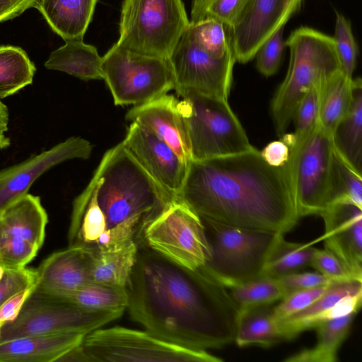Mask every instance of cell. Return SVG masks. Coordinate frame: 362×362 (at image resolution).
<instances>
[{
	"label": "cell",
	"instance_id": "cell-1",
	"mask_svg": "<svg viewBox=\"0 0 362 362\" xmlns=\"http://www.w3.org/2000/svg\"><path fill=\"white\" fill-rule=\"evenodd\" d=\"M131 317L155 336L199 350L235 341L238 317L229 290L202 269L139 247L127 286Z\"/></svg>",
	"mask_w": 362,
	"mask_h": 362
},
{
	"label": "cell",
	"instance_id": "cell-2",
	"mask_svg": "<svg viewBox=\"0 0 362 362\" xmlns=\"http://www.w3.org/2000/svg\"><path fill=\"white\" fill-rule=\"evenodd\" d=\"M178 199L200 217L281 234L293 229L300 219L288 163L272 166L255 147L192 160Z\"/></svg>",
	"mask_w": 362,
	"mask_h": 362
},
{
	"label": "cell",
	"instance_id": "cell-3",
	"mask_svg": "<svg viewBox=\"0 0 362 362\" xmlns=\"http://www.w3.org/2000/svg\"><path fill=\"white\" fill-rule=\"evenodd\" d=\"M93 176L107 229L132 219L144 228L175 199L146 173L122 142L106 151Z\"/></svg>",
	"mask_w": 362,
	"mask_h": 362
},
{
	"label": "cell",
	"instance_id": "cell-4",
	"mask_svg": "<svg viewBox=\"0 0 362 362\" xmlns=\"http://www.w3.org/2000/svg\"><path fill=\"white\" fill-rule=\"evenodd\" d=\"M285 44L291 52L289 66L271 105L272 119L280 137L286 134L306 90L341 69L333 37L322 33L300 27L291 33Z\"/></svg>",
	"mask_w": 362,
	"mask_h": 362
},
{
	"label": "cell",
	"instance_id": "cell-5",
	"mask_svg": "<svg viewBox=\"0 0 362 362\" xmlns=\"http://www.w3.org/2000/svg\"><path fill=\"white\" fill-rule=\"evenodd\" d=\"M211 248L202 269L226 288L262 276L275 244L284 234L200 217Z\"/></svg>",
	"mask_w": 362,
	"mask_h": 362
},
{
	"label": "cell",
	"instance_id": "cell-6",
	"mask_svg": "<svg viewBox=\"0 0 362 362\" xmlns=\"http://www.w3.org/2000/svg\"><path fill=\"white\" fill-rule=\"evenodd\" d=\"M182 98L192 160H204L250 150L252 146L228 99L190 90L176 91Z\"/></svg>",
	"mask_w": 362,
	"mask_h": 362
},
{
	"label": "cell",
	"instance_id": "cell-7",
	"mask_svg": "<svg viewBox=\"0 0 362 362\" xmlns=\"http://www.w3.org/2000/svg\"><path fill=\"white\" fill-rule=\"evenodd\" d=\"M288 146V168L300 217L320 215L330 199L334 147L332 136L319 124L307 134L281 136Z\"/></svg>",
	"mask_w": 362,
	"mask_h": 362
},
{
	"label": "cell",
	"instance_id": "cell-8",
	"mask_svg": "<svg viewBox=\"0 0 362 362\" xmlns=\"http://www.w3.org/2000/svg\"><path fill=\"white\" fill-rule=\"evenodd\" d=\"M189 23L182 0H123L117 43L168 59Z\"/></svg>",
	"mask_w": 362,
	"mask_h": 362
},
{
	"label": "cell",
	"instance_id": "cell-9",
	"mask_svg": "<svg viewBox=\"0 0 362 362\" xmlns=\"http://www.w3.org/2000/svg\"><path fill=\"white\" fill-rule=\"evenodd\" d=\"M124 311L86 308L35 287L18 317L0 328V344L36 334L67 332L87 334L119 318Z\"/></svg>",
	"mask_w": 362,
	"mask_h": 362
},
{
	"label": "cell",
	"instance_id": "cell-10",
	"mask_svg": "<svg viewBox=\"0 0 362 362\" xmlns=\"http://www.w3.org/2000/svg\"><path fill=\"white\" fill-rule=\"evenodd\" d=\"M101 70L116 105H139L175 89L168 59L138 53L117 42L102 57Z\"/></svg>",
	"mask_w": 362,
	"mask_h": 362
},
{
	"label": "cell",
	"instance_id": "cell-11",
	"mask_svg": "<svg viewBox=\"0 0 362 362\" xmlns=\"http://www.w3.org/2000/svg\"><path fill=\"white\" fill-rule=\"evenodd\" d=\"M83 347L97 361L220 362L206 350L193 349L163 340L148 331L124 327L97 329L87 334Z\"/></svg>",
	"mask_w": 362,
	"mask_h": 362
},
{
	"label": "cell",
	"instance_id": "cell-12",
	"mask_svg": "<svg viewBox=\"0 0 362 362\" xmlns=\"http://www.w3.org/2000/svg\"><path fill=\"white\" fill-rule=\"evenodd\" d=\"M139 235L149 248L191 269L204 267L211 256L200 216L178 199L148 223Z\"/></svg>",
	"mask_w": 362,
	"mask_h": 362
},
{
	"label": "cell",
	"instance_id": "cell-13",
	"mask_svg": "<svg viewBox=\"0 0 362 362\" xmlns=\"http://www.w3.org/2000/svg\"><path fill=\"white\" fill-rule=\"evenodd\" d=\"M168 59L176 91L190 90L228 99L236 62L233 52L217 56L199 41L188 25Z\"/></svg>",
	"mask_w": 362,
	"mask_h": 362
},
{
	"label": "cell",
	"instance_id": "cell-14",
	"mask_svg": "<svg viewBox=\"0 0 362 362\" xmlns=\"http://www.w3.org/2000/svg\"><path fill=\"white\" fill-rule=\"evenodd\" d=\"M47 215L40 199L27 193L0 211V265L25 267L43 244Z\"/></svg>",
	"mask_w": 362,
	"mask_h": 362
},
{
	"label": "cell",
	"instance_id": "cell-15",
	"mask_svg": "<svg viewBox=\"0 0 362 362\" xmlns=\"http://www.w3.org/2000/svg\"><path fill=\"white\" fill-rule=\"evenodd\" d=\"M122 144L160 187L178 199L188 165L168 144L137 122H131Z\"/></svg>",
	"mask_w": 362,
	"mask_h": 362
},
{
	"label": "cell",
	"instance_id": "cell-16",
	"mask_svg": "<svg viewBox=\"0 0 362 362\" xmlns=\"http://www.w3.org/2000/svg\"><path fill=\"white\" fill-rule=\"evenodd\" d=\"M293 13L286 0H248L227 28L235 60L242 64L252 60L260 45Z\"/></svg>",
	"mask_w": 362,
	"mask_h": 362
},
{
	"label": "cell",
	"instance_id": "cell-17",
	"mask_svg": "<svg viewBox=\"0 0 362 362\" xmlns=\"http://www.w3.org/2000/svg\"><path fill=\"white\" fill-rule=\"evenodd\" d=\"M93 145L79 136H72L50 149L0 170V211L26 194L33 182L54 165L68 160L88 159Z\"/></svg>",
	"mask_w": 362,
	"mask_h": 362
},
{
	"label": "cell",
	"instance_id": "cell-18",
	"mask_svg": "<svg viewBox=\"0 0 362 362\" xmlns=\"http://www.w3.org/2000/svg\"><path fill=\"white\" fill-rule=\"evenodd\" d=\"M361 281H332L313 303L279 322L284 341L293 339L301 332L314 329L322 322L356 314L361 308Z\"/></svg>",
	"mask_w": 362,
	"mask_h": 362
},
{
	"label": "cell",
	"instance_id": "cell-19",
	"mask_svg": "<svg viewBox=\"0 0 362 362\" xmlns=\"http://www.w3.org/2000/svg\"><path fill=\"white\" fill-rule=\"evenodd\" d=\"M325 222V248L333 252L362 281V209L350 204H332L320 213Z\"/></svg>",
	"mask_w": 362,
	"mask_h": 362
},
{
	"label": "cell",
	"instance_id": "cell-20",
	"mask_svg": "<svg viewBox=\"0 0 362 362\" xmlns=\"http://www.w3.org/2000/svg\"><path fill=\"white\" fill-rule=\"evenodd\" d=\"M168 144L186 163L192 160L189 139L180 100L165 94L148 103L134 106L126 115Z\"/></svg>",
	"mask_w": 362,
	"mask_h": 362
},
{
	"label": "cell",
	"instance_id": "cell-21",
	"mask_svg": "<svg viewBox=\"0 0 362 362\" xmlns=\"http://www.w3.org/2000/svg\"><path fill=\"white\" fill-rule=\"evenodd\" d=\"M95 250L86 245L69 246L53 253L36 269V288L59 295L93 281Z\"/></svg>",
	"mask_w": 362,
	"mask_h": 362
},
{
	"label": "cell",
	"instance_id": "cell-22",
	"mask_svg": "<svg viewBox=\"0 0 362 362\" xmlns=\"http://www.w3.org/2000/svg\"><path fill=\"white\" fill-rule=\"evenodd\" d=\"M86 334L67 332L19 337L0 344V362L56 361L81 344Z\"/></svg>",
	"mask_w": 362,
	"mask_h": 362
},
{
	"label": "cell",
	"instance_id": "cell-23",
	"mask_svg": "<svg viewBox=\"0 0 362 362\" xmlns=\"http://www.w3.org/2000/svg\"><path fill=\"white\" fill-rule=\"evenodd\" d=\"M98 0H38L35 8L64 41L83 40Z\"/></svg>",
	"mask_w": 362,
	"mask_h": 362
},
{
	"label": "cell",
	"instance_id": "cell-24",
	"mask_svg": "<svg viewBox=\"0 0 362 362\" xmlns=\"http://www.w3.org/2000/svg\"><path fill=\"white\" fill-rule=\"evenodd\" d=\"M101 63L102 57L95 47L83 40H69L50 54L45 66L83 81L101 80Z\"/></svg>",
	"mask_w": 362,
	"mask_h": 362
},
{
	"label": "cell",
	"instance_id": "cell-25",
	"mask_svg": "<svg viewBox=\"0 0 362 362\" xmlns=\"http://www.w3.org/2000/svg\"><path fill=\"white\" fill-rule=\"evenodd\" d=\"M351 107L332 134L335 150L356 171L362 173V82L354 79Z\"/></svg>",
	"mask_w": 362,
	"mask_h": 362
},
{
	"label": "cell",
	"instance_id": "cell-26",
	"mask_svg": "<svg viewBox=\"0 0 362 362\" xmlns=\"http://www.w3.org/2000/svg\"><path fill=\"white\" fill-rule=\"evenodd\" d=\"M354 83L341 69L321 84L318 122L332 136L351 107Z\"/></svg>",
	"mask_w": 362,
	"mask_h": 362
},
{
	"label": "cell",
	"instance_id": "cell-27",
	"mask_svg": "<svg viewBox=\"0 0 362 362\" xmlns=\"http://www.w3.org/2000/svg\"><path fill=\"white\" fill-rule=\"evenodd\" d=\"M284 339L273 308L260 306L238 315L235 342L239 347L269 348Z\"/></svg>",
	"mask_w": 362,
	"mask_h": 362
},
{
	"label": "cell",
	"instance_id": "cell-28",
	"mask_svg": "<svg viewBox=\"0 0 362 362\" xmlns=\"http://www.w3.org/2000/svg\"><path fill=\"white\" fill-rule=\"evenodd\" d=\"M355 313L318 324L317 343L287 357L286 362H335L339 349L349 334Z\"/></svg>",
	"mask_w": 362,
	"mask_h": 362
},
{
	"label": "cell",
	"instance_id": "cell-29",
	"mask_svg": "<svg viewBox=\"0 0 362 362\" xmlns=\"http://www.w3.org/2000/svg\"><path fill=\"white\" fill-rule=\"evenodd\" d=\"M138 250L135 240L119 249L95 250L93 281L127 287Z\"/></svg>",
	"mask_w": 362,
	"mask_h": 362
},
{
	"label": "cell",
	"instance_id": "cell-30",
	"mask_svg": "<svg viewBox=\"0 0 362 362\" xmlns=\"http://www.w3.org/2000/svg\"><path fill=\"white\" fill-rule=\"evenodd\" d=\"M54 296L95 310H124L129 303L127 287L95 281H91L75 290Z\"/></svg>",
	"mask_w": 362,
	"mask_h": 362
},
{
	"label": "cell",
	"instance_id": "cell-31",
	"mask_svg": "<svg viewBox=\"0 0 362 362\" xmlns=\"http://www.w3.org/2000/svg\"><path fill=\"white\" fill-rule=\"evenodd\" d=\"M35 70L23 49L0 45V100L31 84Z\"/></svg>",
	"mask_w": 362,
	"mask_h": 362
},
{
	"label": "cell",
	"instance_id": "cell-32",
	"mask_svg": "<svg viewBox=\"0 0 362 362\" xmlns=\"http://www.w3.org/2000/svg\"><path fill=\"white\" fill-rule=\"evenodd\" d=\"M284 235L279 238L270 252L262 275L279 278L310 267L317 248L312 246L311 243L287 241Z\"/></svg>",
	"mask_w": 362,
	"mask_h": 362
},
{
	"label": "cell",
	"instance_id": "cell-33",
	"mask_svg": "<svg viewBox=\"0 0 362 362\" xmlns=\"http://www.w3.org/2000/svg\"><path fill=\"white\" fill-rule=\"evenodd\" d=\"M238 315L260 306L269 305L285 296L277 278L262 275L228 288Z\"/></svg>",
	"mask_w": 362,
	"mask_h": 362
},
{
	"label": "cell",
	"instance_id": "cell-34",
	"mask_svg": "<svg viewBox=\"0 0 362 362\" xmlns=\"http://www.w3.org/2000/svg\"><path fill=\"white\" fill-rule=\"evenodd\" d=\"M338 203L353 204L362 209V175L351 167L334 148L332 187L328 205Z\"/></svg>",
	"mask_w": 362,
	"mask_h": 362
},
{
	"label": "cell",
	"instance_id": "cell-35",
	"mask_svg": "<svg viewBox=\"0 0 362 362\" xmlns=\"http://www.w3.org/2000/svg\"><path fill=\"white\" fill-rule=\"evenodd\" d=\"M247 1L192 0L189 22L197 23L214 19L223 23L227 28H230Z\"/></svg>",
	"mask_w": 362,
	"mask_h": 362
},
{
	"label": "cell",
	"instance_id": "cell-36",
	"mask_svg": "<svg viewBox=\"0 0 362 362\" xmlns=\"http://www.w3.org/2000/svg\"><path fill=\"white\" fill-rule=\"evenodd\" d=\"M343 72L352 78L358 53L351 23L341 13L336 11L334 36L333 37Z\"/></svg>",
	"mask_w": 362,
	"mask_h": 362
},
{
	"label": "cell",
	"instance_id": "cell-37",
	"mask_svg": "<svg viewBox=\"0 0 362 362\" xmlns=\"http://www.w3.org/2000/svg\"><path fill=\"white\" fill-rule=\"evenodd\" d=\"M322 82L309 87L295 110L292 121L295 125L293 134L296 137L309 133L318 122L320 86Z\"/></svg>",
	"mask_w": 362,
	"mask_h": 362
},
{
	"label": "cell",
	"instance_id": "cell-38",
	"mask_svg": "<svg viewBox=\"0 0 362 362\" xmlns=\"http://www.w3.org/2000/svg\"><path fill=\"white\" fill-rule=\"evenodd\" d=\"M285 25L279 27L258 48L255 56L257 70L265 76L278 70L286 46L284 40Z\"/></svg>",
	"mask_w": 362,
	"mask_h": 362
},
{
	"label": "cell",
	"instance_id": "cell-39",
	"mask_svg": "<svg viewBox=\"0 0 362 362\" xmlns=\"http://www.w3.org/2000/svg\"><path fill=\"white\" fill-rule=\"evenodd\" d=\"M329 284L296 291L285 296L273 307L277 321L281 322L308 307L323 293Z\"/></svg>",
	"mask_w": 362,
	"mask_h": 362
},
{
	"label": "cell",
	"instance_id": "cell-40",
	"mask_svg": "<svg viewBox=\"0 0 362 362\" xmlns=\"http://www.w3.org/2000/svg\"><path fill=\"white\" fill-rule=\"evenodd\" d=\"M310 267L332 281H360L333 252L326 248L316 249Z\"/></svg>",
	"mask_w": 362,
	"mask_h": 362
},
{
	"label": "cell",
	"instance_id": "cell-41",
	"mask_svg": "<svg viewBox=\"0 0 362 362\" xmlns=\"http://www.w3.org/2000/svg\"><path fill=\"white\" fill-rule=\"evenodd\" d=\"M36 269L25 267L17 269H6L0 280V307L9 298L27 288L35 286Z\"/></svg>",
	"mask_w": 362,
	"mask_h": 362
},
{
	"label": "cell",
	"instance_id": "cell-42",
	"mask_svg": "<svg viewBox=\"0 0 362 362\" xmlns=\"http://www.w3.org/2000/svg\"><path fill=\"white\" fill-rule=\"evenodd\" d=\"M277 279L284 288L285 296L296 291L327 285L333 281L317 272H297L285 274Z\"/></svg>",
	"mask_w": 362,
	"mask_h": 362
},
{
	"label": "cell",
	"instance_id": "cell-43",
	"mask_svg": "<svg viewBox=\"0 0 362 362\" xmlns=\"http://www.w3.org/2000/svg\"><path fill=\"white\" fill-rule=\"evenodd\" d=\"M35 286L18 292L0 307V328L4 324L13 321L18 317L24 303Z\"/></svg>",
	"mask_w": 362,
	"mask_h": 362
},
{
	"label": "cell",
	"instance_id": "cell-44",
	"mask_svg": "<svg viewBox=\"0 0 362 362\" xmlns=\"http://www.w3.org/2000/svg\"><path fill=\"white\" fill-rule=\"evenodd\" d=\"M260 152L264 159L275 167L285 165L290 157L289 147L281 139L269 143Z\"/></svg>",
	"mask_w": 362,
	"mask_h": 362
},
{
	"label": "cell",
	"instance_id": "cell-45",
	"mask_svg": "<svg viewBox=\"0 0 362 362\" xmlns=\"http://www.w3.org/2000/svg\"><path fill=\"white\" fill-rule=\"evenodd\" d=\"M38 0H0V23L20 16L35 8Z\"/></svg>",
	"mask_w": 362,
	"mask_h": 362
},
{
	"label": "cell",
	"instance_id": "cell-46",
	"mask_svg": "<svg viewBox=\"0 0 362 362\" xmlns=\"http://www.w3.org/2000/svg\"><path fill=\"white\" fill-rule=\"evenodd\" d=\"M57 362H91L90 358L86 353L82 343L78 344L57 359Z\"/></svg>",
	"mask_w": 362,
	"mask_h": 362
},
{
	"label": "cell",
	"instance_id": "cell-47",
	"mask_svg": "<svg viewBox=\"0 0 362 362\" xmlns=\"http://www.w3.org/2000/svg\"><path fill=\"white\" fill-rule=\"evenodd\" d=\"M8 111L6 105H5L0 100V133L4 134L8 129Z\"/></svg>",
	"mask_w": 362,
	"mask_h": 362
},
{
	"label": "cell",
	"instance_id": "cell-48",
	"mask_svg": "<svg viewBox=\"0 0 362 362\" xmlns=\"http://www.w3.org/2000/svg\"><path fill=\"white\" fill-rule=\"evenodd\" d=\"M303 0H286V2L290 8H291L294 13L298 11L302 5Z\"/></svg>",
	"mask_w": 362,
	"mask_h": 362
},
{
	"label": "cell",
	"instance_id": "cell-49",
	"mask_svg": "<svg viewBox=\"0 0 362 362\" xmlns=\"http://www.w3.org/2000/svg\"><path fill=\"white\" fill-rule=\"evenodd\" d=\"M10 145V140L4 134L0 133V149L5 148Z\"/></svg>",
	"mask_w": 362,
	"mask_h": 362
},
{
	"label": "cell",
	"instance_id": "cell-50",
	"mask_svg": "<svg viewBox=\"0 0 362 362\" xmlns=\"http://www.w3.org/2000/svg\"><path fill=\"white\" fill-rule=\"evenodd\" d=\"M5 269L1 265H0V280L3 278L4 273H5Z\"/></svg>",
	"mask_w": 362,
	"mask_h": 362
}]
</instances>
